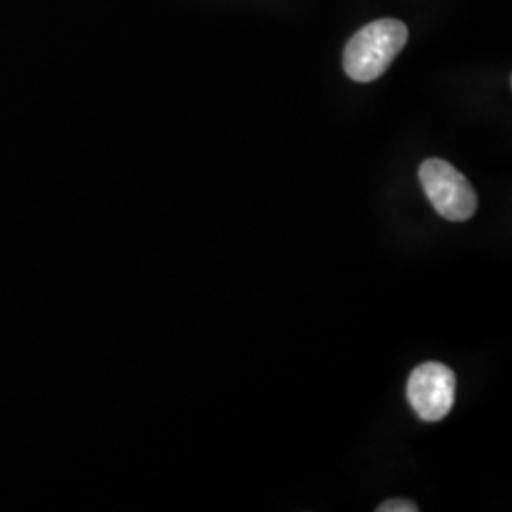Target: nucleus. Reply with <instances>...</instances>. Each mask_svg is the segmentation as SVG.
<instances>
[{
	"instance_id": "obj_4",
	"label": "nucleus",
	"mask_w": 512,
	"mask_h": 512,
	"mask_svg": "<svg viewBox=\"0 0 512 512\" xmlns=\"http://www.w3.org/2000/svg\"><path fill=\"white\" fill-rule=\"evenodd\" d=\"M378 512H418V505L412 503V501H406V499H391V501H385L378 509Z\"/></svg>"
},
{
	"instance_id": "obj_2",
	"label": "nucleus",
	"mask_w": 512,
	"mask_h": 512,
	"mask_svg": "<svg viewBox=\"0 0 512 512\" xmlns=\"http://www.w3.org/2000/svg\"><path fill=\"white\" fill-rule=\"evenodd\" d=\"M420 183L427 200L442 219L463 222L475 215L478 207L475 188L454 165L439 158L425 160L420 167Z\"/></svg>"
},
{
	"instance_id": "obj_1",
	"label": "nucleus",
	"mask_w": 512,
	"mask_h": 512,
	"mask_svg": "<svg viewBox=\"0 0 512 512\" xmlns=\"http://www.w3.org/2000/svg\"><path fill=\"white\" fill-rule=\"evenodd\" d=\"M408 27L393 18L378 19L365 25L349 38L344 50V69L355 82H372L380 78L403 52Z\"/></svg>"
},
{
	"instance_id": "obj_3",
	"label": "nucleus",
	"mask_w": 512,
	"mask_h": 512,
	"mask_svg": "<svg viewBox=\"0 0 512 512\" xmlns=\"http://www.w3.org/2000/svg\"><path fill=\"white\" fill-rule=\"evenodd\" d=\"M406 395L421 420H444L456 403V374L440 363H425L412 370Z\"/></svg>"
}]
</instances>
